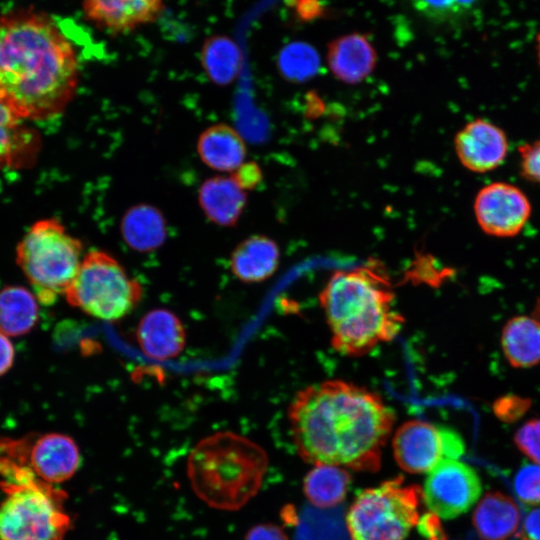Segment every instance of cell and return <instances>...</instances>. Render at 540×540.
<instances>
[{"label": "cell", "instance_id": "cell-1", "mask_svg": "<svg viewBox=\"0 0 540 540\" xmlns=\"http://www.w3.org/2000/svg\"><path fill=\"white\" fill-rule=\"evenodd\" d=\"M288 420L294 446L308 463L377 471L395 414L377 393L328 380L300 390Z\"/></svg>", "mask_w": 540, "mask_h": 540}, {"label": "cell", "instance_id": "cell-2", "mask_svg": "<svg viewBox=\"0 0 540 540\" xmlns=\"http://www.w3.org/2000/svg\"><path fill=\"white\" fill-rule=\"evenodd\" d=\"M79 83L76 50L45 12L21 8L0 15V101L27 121L61 115Z\"/></svg>", "mask_w": 540, "mask_h": 540}, {"label": "cell", "instance_id": "cell-3", "mask_svg": "<svg viewBox=\"0 0 540 540\" xmlns=\"http://www.w3.org/2000/svg\"><path fill=\"white\" fill-rule=\"evenodd\" d=\"M331 331V344L346 356H363L393 340L404 325L395 307L389 275L372 260L352 270H337L319 294Z\"/></svg>", "mask_w": 540, "mask_h": 540}, {"label": "cell", "instance_id": "cell-4", "mask_svg": "<svg viewBox=\"0 0 540 540\" xmlns=\"http://www.w3.org/2000/svg\"><path fill=\"white\" fill-rule=\"evenodd\" d=\"M266 467L265 452L231 432L203 439L188 459L189 479L198 497L227 510L240 508L256 494Z\"/></svg>", "mask_w": 540, "mask_h": 540}, {"label": "cell", "instance_id": "cell-5", "mask_svg": "<svg viewBox=\"0 0 540 540\" xmlns=\"http://www.w3.org/2000/svg\"><path fill=\"white\" fill-rule=\"evenodd\" d=\"M0 474V540H64L71 525L67 495L27 466L0 459Z\"/></svg>", "mask_w": 540, "mask_h": 540}, {"label": "cell", "instance_id": "cell-6", "mask_svg": "<svg viewBox=\"0 0 540 540\" xmlns=\"http://www.w3.org/2000/svg\"><path fill=\"white\" fill-rule=\"evenodd\" d=\"M82 243L56 218L34 222L16 248V262L38 301L53 304L73 282L81 261Z\"/></svg>", "mask_w": 540, "mask_h": 540}, {"label": "cell", "instance_id": "cell-7", "mask_svg": "<svg viewBox=\"0 0 540 540\" xmlns=\"http://www.w3.org/2000/svg\"><path fill=\"white\" fill-rule=\"evenodd\" d=\"M421 497L402 477L361 491L346 514L351 540H405L419 522Z\"/></svg>", "mask_w": 540, "mask_h": 540}, {"label": "cell", "instance_id": "cell-8", "mask_svg": "<svg viewBox=\"0 0 540 540\" xmlns=\"http://www.w3.org/2000/svg\"><path fill=\"white\" fill-rule=\"evenodd\" d=\"M141 296V284L130 278L113 256L97 249L85 254L65 292L71 306L105 321L119 320L129 314Z\"/></svg>", "mask_w": 540, "mask_h": 540}, {"label": "cell", "instance_id": "cell-9", "mask_svg": "<svg viewBox=\"0 0 540 540\" xmlns=\"http://www.w3.org/2000/svg\"><path fill=\"white\" fill-rule=\"evenodd\" d=\"M397 464L408 473L429 472L444 459H458L465 451L462 437L454 429L422 420H409L392 440Z\"/></svg>", "mask_w": 540, "mask_h": 540}, {"label": "cell", "instance_id": "cell-10", "mask_svg": "<svg viewBox=\"0 0 540 540\" xmlns=\"http://www.w3.org/2000/svg\"><path fill=\"white\" fill-rule=\"evenodd\" d=\"M481 491V480L471 466L458 459H444L428 472L422 498L431 513L452 519L467 512Z\"/></svg>", "mask_w": 540, "mask_h": 540}, {"label": "cell", "instance_id": "cell-11", "mask_svg": "<svg viewBox=\"0 0 540 540\" xmlns=\"http://www.w3.org/2000/svg\"><path fill=\"white\" fill-rule=\"evenodd\" d=\"M477 224L490 236L507 238L518 235L531 215V203L517 186L494 182L482 187L474 201Z\"/></svg>", "mask_w": 540, "mask_h": 540}, {"label": "cell", "instance_id": "cell-12", "mask_svg": "<svg viewBox=\"0 0 540 540\" xmlns=\"http://www.w3.org/2000/svg\"><path fill=\"white\" fill-rule=\"evenodd\" d=\"M80 463L75 441L61 433H47L19 441L17 464L29 467L41 480L61 483L71 478Z\"/></svg>", "mask_w": 540, "mask_h": 540}, {"label": "cell", "instance_id": "cell-13", "mask_svg": "<svg viewBox=\"0 0 540 540\" xmlns=\"http://www.w3.org/2000/svg\"><path fill=\"white\" fill-rule=\"evenodd\" d=\"M454 147L460 163L467 170L486 173L504 162L509 144L505 132L499 126L478 118L458 131Z\"/></svg>", "mask_w": 540, "mask_h": 540}, {"label": "cell", "instance_id": "cell-14", "mask_svg": "<svg viewBox=\"0 0 540 540\" xmlns=\"http://www.w3.org/2000/svg\"><path fill=\"white\" fill-rule=\"evenodd\" d=\"M163 9V0H83V11L98 29L126 34L155 21Z\"/></svg>", "mask_w": 540, "mask_h": 540}, {"label": "cell", "instance_id": "cell-15", "mask_svg": "<svg viewBox=\"0 0 540 540\" xmlns=\"http://www.w3.org/2000/svg\"><path fill=\"white\" fill-rule=\"evenodd\" d=\"M328 67L345 84H358L374 71L378 56L367 35L352 32L333 39L327 45Z\"/></svg>", "mask_w": 540, "mask_h": 540}, {"label": "cell", "instance_id": "cell-16", "mask_svg": "<svg viewBox=\"0 0 540 540\" xmlns=\"http://www.w3.org/2000/svg\"><path fill=\"white\" fill-rule=\"evenodd\" d=\"M142 352L156 360H168L185 347L186 333L181 320L167 309H153L140 320L136 330Z\"/></svg>", "mask_w": 540, "mask_h": 540}, {"label": "cell", "instance_id": "cell-17", "mask_svg": "<svg viewBox=\"0 0 540 540\" xmlns=\"http://www.w3.org/2000/svg\"><path fill=\"white\" fill-rule=\"evenodd\" d=\"M28 122L0 101V170L35 164L41 139Z\"/></svg>", "mask_w": 540, "mask_h": 540}, {"label": "cell", "instance_id": "cell-18", "mask_svg": "<svg viewBox=\"0 0 540 540\" xmlns=\"http://www.w3.org/2000/svg\"><path fill=\"white\" fill-rule=\"evenodd\" d=\"M198 203L205 217L222 227H233L247 204V192L230 176L216 175L202 182Z\"/></svg>", "mask_w": 540, "mask_h": 540}, {"label": "cell", "instance_id": "cell-19", "mask_svg": "<svg viewBox=\"0 0 540 540\" xmlns=\"http://www.w3.org/2000/svg\"><path fill=\"white\" fill-rule=\"evenodd\" d=\"M196 150L200 160L218 172L235 171L245 162L247 147L239 132L225 123H216L201 132Z\"/></svg>", "mask_w": 540, "mask_h": 540}, {"label": "cell", "instance_id": "cell-20", "mask_svg": "<svg viewBox=\"0 0 540 540\" xmlns=\"http://www.w3.org/2000/svg\"><path fill=\"white\" fill-rule=\"evenodd\" d=\"M280 250L274 240L265 235H252L240 242L230 257V269L245 283L262 282L277 270Z\"/></svg>", "mask_w": 540, "mask_h": 540}, {"label": "cell", "instance_id": "cell-21", "mask_svg": "<svg viewBox=\"0 0 540 540\" xmlns=\"http://www.w3.org/2000/svg\"><path fill=\"white\" fill-rule=\"evenodd\" d=\"M521 515L513 499L488 492L476 506L472 523L481 540H509L519 532Z\"/></svg>", "mask_w": 540, "mask_h": 540}, {"label": "cell", "instance_id": "cell-22", "mask_svg": "<svg viewBox=\"0 0 540 540\" xmlns=\"http://www.w3.org/2000/svg\"><path fill=\"white\" fill-rule=\"evenodd\" d=\"M120 232L125 243L134 251L152 252L163 245L167 236L162 212L151 204H136L124 213Z\"/></svg>", "mask_w": 540, "mask_h": 540}, {"label": "cell", "instance_id": "cell-23", "mask_svg": "<svg viewBox=\"0 0 540 540\" xmlns=\"http://www.w3.org/2000/svg\"><path fill=\"white\" fill-rule=\"evenodd\" d=\"M501 347L509 364L530 368L540 363V321L526 315L512 317L501 333Z\"/></svg>", "mask_w": 540, "mask_h": 540}, {"label": "cell", "instance_id": "cell-24", "mask_svg": "<svg viewBox=\"0 0 540 540\" xmlns=\"http://www.w3.org/2000/svg\"><path fill=\"white\" fill-rule=\"evenodd\" d=\"M285 520L295 525L294 540H351L343 508L306 506L299 513H285Z\"/></svg>", "mask_w": 540, "mask_h": 540}, {"label": "cell", "instance_id": "cell-25", "mask_svg": "<svg viewBox=\"0 0 540 540\" xmlns=\"http://www.w3.org/2000/svg\"><path fill=\"white\" fill-rule=\"evenodd\" d=\"M38 299L22 286H6L0 290V332L6 336L29 333L39 317Z\"/></svg>", "mask_w": 540, "mask_h": 540}, {"label": "cell", "instance_id": "cell-26", "mask_svg": "<svg viewBox=\"0 0 540 540\" xmlns=\"http://www.w3.org/2000/svg\"><path fill=\"white\" fill-rule=\"evenodd\" d=\"M350 483V474L343 467L315 465L304 479L303 490L313 506L328 509L344 500Z\"/></svg>", "mask_w": 540, "mask_h": 540}, {"label": "cell", "instance_id": "cell-27", "mask_svg": "<svg viewBox=\"0 0 540 540\" xmlns=\"http://www.w3.org/2000/svg\"><path fill=\"white\" fill-rule=\"evenodd\" d=\"M201 62L208 78L216 85L231 84L241 68V53L237 45L227 37L207 39L201 52Z\"/></svg>", "mask_w": 540, "mask_h": 540}, {"label": "cell", "instance_id": "cell-28", "mask_svg": "<svg viewBox=\"0 0 540 540\" xmlns=\"http://www.w3.org/2000/svg\"><path fill=\"white\" fill-rule=\"evenodd\" d=\"M422 19L437 26H455L468 20L484 0H406Z\"/></svg>", "mask_w": 540, "mask_h": 540}, {"label": "cell", "instance_id": "cell-29", "mask_svg": "<svg viewBox=\"0 0 540 540\" xmlns=\"http://www.w3.org/2000/svg\"><path fill=\"white\" fill-rule=\"evenodd\" d=\"M319 67L318 54L305 44H292L278 57L281 75L291 82H304L312 78Z\"/></svg>", "mask_w": 540, "mask_h": 540}, {"label": "cell", "instance_id": "cell-30", "mask_svg": "<svg viewBox=\"0 0 540 540\" xmlns=\"http://www.w3.org/2000/svg\"><path fill=\"white\" fill-rule=\"evenodd\" d=\"M513 486L520 501L529 505L540 504V465L525 464L520 467Z\"/></svg>", "mask_w": 540, "mask_h": 540}, {"label": "cell", "instance_id": "cell-31", "mask_svg": "<svg viewBox=\"0 0 540 540\" xmlns=\"http://www.w3.org/2000/svg\"><path fill=\"white\" fill-rule=\"evenodd\" d=\"M517 448L529 459L540 465V419L525 422L515 433Z\"/></svg>", "mask_w": 540, "mask_h": 540}, {"label": "cell", "instance_id": "cell-32", "mask_svg": "<svg viewBox=\"0 0 540 540\" xmlns=\"http://www.w3.org/2000/svg\"><path fill=\"white\" fill-rule=\"evenodd\" d=\"M518 151L521 175L540 184V139L521 145Z\"/></svg>", "mask_w": 540, "mask_h": 540}, {"label": "cell", "instance_id": "cell-33", "mask_svg": "<svg viewBox=\"0 0 540 540\" xmlns=\"http://www.w3.org/2000/svg\"><path fill=\"white\" fill-rule=\"evenodd\" d=\"M529 401L518 396L499 398L493 405L494 413L505 422H513L521 417L529 407Z\"/></svg>", "mask_w": 540, "mask_h": 540}, {"label": "cell", "instance_id": "cell-34", "mask_svg": "<svg viewBox=\"0 0 540 540\" xmlns=\"http://www.w3.org/2000/svg\"><path fill=\"white\" fill-rule=\"evenodd\" d=\"M231 177L244 191L256 189L263 179V174L260 166L254 161L242 163L235 171L231 173Z\"/></svg>", "mask_w": 540, "mask_h": 540}, {"label": "cell", "instance_id": "cell-35", "mask_svg": "<svg viewBox=\"0 0 540 540\" xmlns=\"http://www.w3.org/2000/svg\"><path fill=\"white\" fill-rule=\"evenodd\" d=\"M521 540H540V508L530 510L519 529Z\"/></svg>", "mask_w": 540, "mask_h": 540}, {"label": "cell", "instance_id": "cell-36", "mask_svg": "<svg viewBox=\"0 0 540 540\" xmlns=\"http://www.w3.org/2000/svg\"><path fill=\"white\" fill-rule=\"evenodd\" d=\"M245 540H288V538L280 527L263 524L252 528Z\"/></svg>", "mask_w": 540, "mask_h": 540}, {"label": "cell", "instance_id": "cell-37", "mask_svg": "<svg viewBox=\"0 0 540 540\" xmlns=\"http://www.w3.org/2000/svg\"><path fill=\"white\" fill-rule=\"evenodd\" d=\"M15 351L8 336L0 332V376L5 374L13 365Z\"/></svg>", "mask_w": 540, "mask_h": 540}, {"label": "cell", "instance_id": "cell-38", "mask_svg": "<svg viewBox=\"0 0 540 540\" xmlns=\"http://www.w3.org/2000/svg\"><path fill=\"white\" fill-rule=\"evenodd\" d=\"M425 540H448L444 530L439 531L431 536L425 538Z\"/></svg>", "mask_w": 540, "mask_h": 540}, {"label": "cell", "instance_id": "cell-39", "mask_svg": "<svg viewBox=\"0 0 540 540\" xmlns=\"http://www.w3.org/2000/svg\"><path fill=\"white\" fill-rule=\"evenodd\" d=\"M537 54H538V60L540 64V33L537 36Z\"/></svg>", "mask_w": 540, "mask_h": 540}]
</instances>
